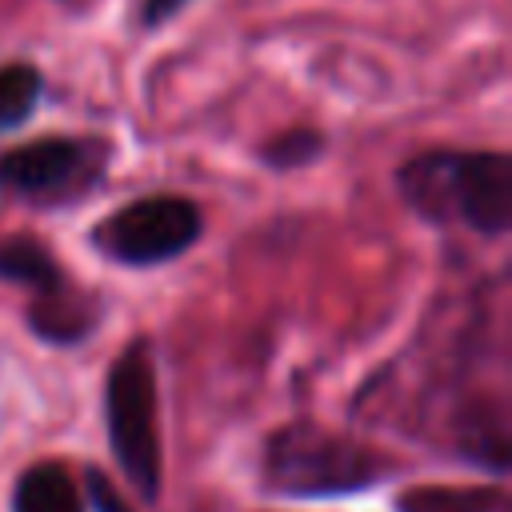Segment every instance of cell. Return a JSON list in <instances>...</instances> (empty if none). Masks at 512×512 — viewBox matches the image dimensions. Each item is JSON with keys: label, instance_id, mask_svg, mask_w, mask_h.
Masks as SVG:
<instances>
[{"label": "cell", "instance_id": "4", "mask_svg": "<svg viewBox=\"0 0 512 512\" xmlns=\"http://www.w3.org/2000/svg\"><path fill=\"white\" fill-rule=\"evenodd\" d=\"M200 208L184 196H144L132 200L124 208H116L112 216H104L92 232V244L116 260V264H132V268H148V264H164L172 256H180L184 248H192L200 240Z\"/></svg>", "mask_w": 512, "mask_h": 512}, {"label": "cell", "instance_id": "7", "mask_svg": "<svg viewBox=\"0 0 512 512\" xmlns=\"http://www.w3.org/2000/svg\"><path fill=\"white\" fill-rule=\"evenodd\" d=\"M12 512H84V504L60 464H36L16 480Z\"/></svg>", "mask_w": 512, "mask_h": 512}, {"label": "cell", "instance_id": "10", "mask_svg": "<svg viewBox=\"0 0 512 512\" xmlns=\"http://www.w3.org/2000/svg\"><path fill=\"white\" fill-rule=\"evenodd\" d=\"M320 148H324L320 132H312V128H288V132L272 136L260 148V160L268 168H300V164H312L320 156Z\"/></svg>", "mask_w": 512, "mask_h": 512}, {"label": "cell", "instance_id": "1", "mask_svg": "<svg viewBox=\"0 0 512 512\" xmlns=\"http://www.w3.org/2000/svg\"><path fill=\"white\" fill-rule=\"evenodd\" d=\"M404 200L428 220H464L500 236L512 224V160L504 152H420L400 168Z\"/></svg>", "mask_w": 512, "mask_h": 512}, {"label": "cell", "instance_id": "6", "mask_svg": "<svg viewBox=\"0 0 512 512\" xmlns=\"http://www.w3.org/2000/svg\"><path fill=\"white\" fill-rule=\"evenodd\" d=\"M100 164L104 160L92 140L44 136V140L8 148L0 156V192H16L32 200L72 196L100 176Z\"/></svg>", "mask_w": 512, "mask_h": 512}, {"label": "cell", "instance_id": "9", "mask_svg": "<svg viewBox=\"0 0 512 512\" xmlns=\"http://www.w3.org/2000/svg\"><path fill=\"white\" fill-rule=\"evenodd\" d=\"M500 492H472V488H424L404 496V512H500Z\"/></svg>", "mask_w": 512, "mask_h": 512}, {"label": "cell", "instance_id": "5", "mask_svg": "<svg viewBox=\"0 0 512 512\" xmlns=\"http://www.w3.org/2000/svg\"><path fill=\"white\" fill-rule=\"evenodd\" d=\"M0 280L28 288L32 312L28 324L52 340V344H76L92 328V308L88 300L72 288L68 272L52 260V252L32 240V236H8L0 240Z\"/></svg>", "mask_w": 512, "mask_h": 512}, {"label": "cell", "instance_id": "11", "mask_svg": "<svg viewBox=\"0 0 512 512\" xmlns=\"http://www.w3.org/2000/svg\"><path fill=\"white\" fill-rule=\"evenodd\" d=\"M184 4H188V0H144L140 20H144V24H164V20H168V16H176Z\"/></svg>", "mask_w": 512, "mask_h": 512}, {"label": "cell", "instance_id": "12", "mask_svg": "<svg viewBox=\"0 0 512 512\" xmlns=\"http://www.w3.org/2000/svg\"><path fill=\"white\" fill-rule=\"evenodd\" d=\"M92 488L100 492V508H104V512H128V508H120V504H116V492H112L100 476H92Z\"/></svg>", "mask_w": 512, "mask_h": 512}, {"label": "cell", "instance_id": "8", "mask_svg": "<svg viewBox=\"0 0 512 512\" xmlns=\"http://www.w3.org/2000/svg\"><path fill=\"white\" fill-rule=\"evenodd\" d=\"M40 88H44V80H40L36 64H24V60L4 64L0 68V128H20L36 112Z\"/></svg>", "mask_w": 512, "mask_h": 512}, {"label": "cell", "instance_id": "2", "mask_svg": "<svg viewBox=\"0 0 512 512\" xmlns=\"http://www.w3.org/2000/svg\"><path fill=\"white\" fill-rule=\"evenodd\" d=\"M104 416L116 464L124 468L128 484L140 500H152L160 488V440H156V372L148 344H128L104 388Z\"/></svg>", "mask_w": 512, "mask_h": 512}, {"label": "cell", "instance_id": "3", "mask_svg": "<svg viewBox=\"0 0 512 512\" xmlns=\"http://www.w3.org/2000/svg\"><path fill=\"white\" fill-rule=\"evenodd\" d=\"M264 472L268 484L284 492L328 496V492H356L380 480V460L344 436L316 428H284L264 452Z\"/></svg>", "mask_w": 512, "mask_h": 512}]
</instances>
